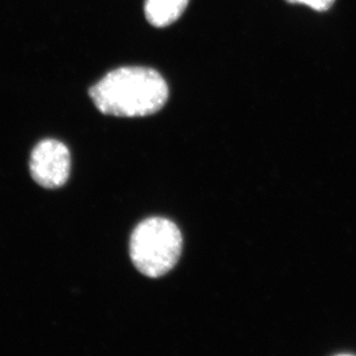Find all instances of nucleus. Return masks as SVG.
Returning a JSON list of instances; mask_svg holds the SVG:
<instances>
[{"label": "nucleus", "instance_id": "f257e3e1", "mask_svg": "<svg viewBox=\"0 0 356 356\" xmlns=\"http://www.w3.org/2000/svg\"><path fill=\"white\" fill-rule=\"evenodd\" d=\"M88 95L102 114L128 118L146 117L165 106L168 86L156 70L123 67L111 70L91 86Z\"/></svg>", "mask_w": 356, "mask_h": 356}, {"label": "nucleus", "instance_id": "f03ea898", "mask_svg": "<svg viewBox=\"0 0 356 356\" xmlns=\"http://www.w3.org/2000/svg\"><path fill=\"white\" fill-rule=\"evenodd\" d=\"M182 243L181 232L177 224L166 218H147L131 235V261L147 277H161L177 266Z\"/></svg>", "mask_w": 356, "mask_h": 356}, {"label": "nucleus", "instance_id": "7ed1b4c3", "mask_svg": "<svg viewBox=\"0 0 356 356\" xmlns=\"http://www.w3.org/2000/svg\"><path fill=\"white\" fill-rule=\"evenodd\" d=\"M72 156L69 147L55 138H44L33 147L29 168L35 181L47 189L60 188L69 179Z\"/></svg>", "mask_w": 356, "mask_h": 356}, {"label": "nucleus", "instance_id": "20e7f679", "mask_svg": "<svg viewBox=\"0 0 356 356\" xmlns=\"http://www.w3.org/2000/svg\"><path fill=\"white\" fill-rule=\"evenodd\" d=\"M189 0H145V15L149 24L163 28L179 19Z\"/></svg>", "mask_w": 356, "mask_h": 356}, {"label": "nucleus", "instance_id": "39448f33", "mask_svg": "<svg viewBox=\"0 0 356 356\" xmlns=\"http://www.w3.org/2000/svg\"><path fill=\"white\" fill-rule=\"evenodd\" d=\"M290 4H304L318 13H325L334 6L336 0H285Z\"/></svg>", "mask_w": 356, "mask_h": 356}]
</instances>
